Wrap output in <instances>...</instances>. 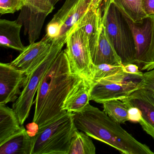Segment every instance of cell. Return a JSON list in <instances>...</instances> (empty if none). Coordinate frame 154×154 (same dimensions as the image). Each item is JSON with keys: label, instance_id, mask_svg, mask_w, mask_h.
Masks as SVG:
<instances>
[{"label": "cell", "instance_id": "cell-1", "mask_svg": "<svg viewBox=\"0 0 154 154\" xmlns=\"http://www.w3.org/2000/svg\"><path fill=\"white\" fill-rule=\"evenodd\" d=\"M82 78L72 72L65 50H62L46 73L37 92L33 122L38 128L66 112L63 109L64 102Z\"/></svg>", "mask_w": 154, "mask_h": 154}, {"label": "cell", "instance_id": "cell-2", "mask_svg": "<svg viewBox=\"0 0 154 154\" xmlns=\"http://www.w3.org/2000/svg\"><path fill=\"white\" fill-rule=\"evenodd\" d=\"M74 121L78 130L96 140L116 149L122 154H154L150 148L137 140L103 111L91 105L74 112Z\"/></svg>", "mask_w": 154, "mask_h": 154}, {"label": "cell", "instance_id": "cell-3", "mask_svg": "<svg viewBox=\"0 0 154 154\" xmlns=\"http://www.w3.org/2000/svg\"><path fill=\"white\" fill-rule=\"evenodd\" d=\"M77 129L73 113L66 112L38 128L33 136L32 154H68L72 138Z\"/></svg>", "mask_w": 154, "mask_h": 154}, {"label": "cell", "instance_id": "cell-4", "mask_svg": "<svg viewBox=\"0 0 154 154\" xmlns=\"http://www.w3.org/2000/svg\"><path fill=\"white\" fill-rule=\"evenodd\" d=\"M103 11L102 23L122 65L135 63L134 38L124 15L111 0H105Z\"/></svg>", "mask_w": 154, "mask_h": 154}, {"label": "cell", "instance_id": "cell-5", "mask_svg": "<svg viewBox=\"0 0 154 154\" xmlns=\"http://www.w3.org/2000/svg\"><path fill=\"white\" fill-rule=\"evenodd\" d=\"M67 36H60L55 38L50 52L44 61L26 77L23 89L12 108L23 125L28 117L34 98L45 74L66 43Z\"/></svg>", "mask_w": 154, "mask_h": 154}, {"label": "cell", "instance_id": "cell-6", "mask_svg": "<svg viewBox=\"0 0 154 154\" xmlns=\"http://www.w3.org/2000/svg\"><path fill=\"white\" fill-rule=\"evenodd\" d=\"M65 49L73 73L92 82L94 65L92 61L88 36L76 26L67 35Z\"/></svg>", "mask_w": 154, "mask_h": 154}, {"label": "cell", "instance_id": "cell-7", "mask_svg": "<svg viewBox=\"0 0 154 154\" xmlns=\"http://www.w3.org/2000/svg\"><path fill=\"white\" fill-rule=\"evenodd\" d=\"M124 16L134 38L136 51L135 64L138 66L141 72L153 70L154 69V15L146 16L140 21L135 22Z\"/></svg>", "mask_w": 154, "mask_h": 154}, {"label": "cell", "instance_id": "cell-8", "mask_svg": "<svg viewBox=\"0 0 154 154\" xmlns=\"http://www.w3.org/2000/svg\"><path fill=\"white\" fill-rule=\"evenodd\" d=\"M139 82L135 79L122 82L99 80L92 83L91 100L102 104L107 101L122 100L140 89Z\"/></svg>", "mask_w": 154, "mask_h": 154}, {"label": "cell", "instance_id": "cell-9", "mask_svg": "<svg viewBox=\"0 0 154 154\" xmlns=\"http://www.w3.org/2000/svg\"><path fill=\"white\" fill-rule=\"evenodd\" d=\"M27 76L11 63H0V104L14 102L20 94Z\"/></svg>", "mask_w": 154, "mask_h": 154}, {"label": "cell", "instance_id": "cell-10", "mask_svg": "<svg viewBox=\"0 0 154 154\" xmlns=\"http://www.w3.org/2000/svg\"><path fill=\"white\" fill-rule=\"evenodd\" d=\"M54 39L46 35L39 42L30 44L10 63L23 71L27 77L45 59Z\"/></svg>", "mask_w": 154, "mask_h": 154}, {"label": "cell", "instance_id": "cell-11", "mask_svg": "<svg viewBox=\"0 0 154 154\" xmlns=\"http://www.w3.org/2000/svg\"><path fill=\"white\" fill-rule=\"evenodd\" d=\"M128 107H137L141 112L138 123L154 140V92L140 89L121 100Z\"/></svg>", "mask_w": 154, "mask_h": 154}, {"label": "cell", "instance_id": "cell-12", "mask_svg": "<svg viewBox=\"0 0 154 154\" xmlns=\"http://www.w3.org/2000/svg\"><path fill=\"white\" fill-rule=\"evenodd\" d=\"M96 0H66L62 8L54 15L51 21L62 26L60 36H67L81 17L91 7Z\"/></svg>", "mask_w": 154, "mask_h": 154}, {"label": "cell", "instance_id": "cell-13", "mask_svg": "<svg viewBox=\"0 0 154 154\" xmlns=\"http://www.w3.org/2000/svg\"><path fill=\"white\" fill-rule=\"evenodd\" d=\"M90 47L92 61L94 65L101 64L122 65L108 38L103 23L96 37L90 42Z\"/></svg>", "mask_w": 154, "mask_h": 154}, {"label": "cell", "instance_id": "cell-14", "mask_svg": "<svg viewBox=\"0 0 154 154\" xmlns=\"http://www.w3.org/2000/svg\"><path fill=\"white\" fill-rule=\"evenodd\" d=\"M91 86V81L82 78L68 94L63 109L72 113L82 111L90 103Z\"/></svg>", "mask_w": 154, "mask_h": 154}, {"label": "cell", "instance_id": "cell-15", "mask_svg": "<svg viewBox=\"0 0 154 154\" xmlns=\"http://www.w3.org/2000/svg\"><path fill=\"white\" fill-rule=\"evenodd\" d=\"M22 24L16 21L0 20L1 46L23 52L26 47L20 39V32Z\"/></svg>", "mask_w": 154, "mask_h": 154}, {"label": "cell", "instance_id": "cell-16", "mask_svg": "<svg viewBox=\"0 0 154 154\" xmlns=\"http://www.w3.org/2000/svg\"><path fill=\"white\" fill-rule=\"evenodd\" d=\"M33 136L24 128L0 144V154H32Z\"/></svg>", "mask_w": 154, "mask_h": 154}, {"label": "cell", "instance_id": "cell-17", "mask_svg": "<svg viewBox=\"0 0 154 154\" xmlns=\"http://www.w3.org/2000/svg\"><path fill=\"white\" fill-rule=\"evenodd\" d=\"M24 128L13 108L0 104V144Z\"/></svg>", "mask_w": 154, "mask_h": 154}, {"label": "cell", "instance_id": "cell-18", "mask_svg": "<svg viewBox=\"0 0 154 154\" xmlns=\"http://www.w3.org/2000/svg\"><path fill=\"white\" fill-rule=\"evenodd\" d=\"M123 65H111L101 64L94 65L93 71L92 83L102 79L112 82H122L125 80H138L137 76L124 72Z\"/></svg>", "mask_w": 154, "mask_h": 154}, {"label": "cell", "instance_id": "cell-19", "mask_svg": "<svg viewBox=\"0 0 154 154\" xmlns=\"http://www.w3.org/2000/svg\"><path fill=\"white\" fill-rule=\"evenodd\" d=\"M118 9L133 22L146 17L143 8V0H111Z\"/></svg>", "mask_w": 154, "mask_h": 154}, {"label": "cell", "instance_id": "cell-20", "mask_svg": "<svg viewBox=\"0 0 154 154\" xmlns=\"http://www.w3.org/2000/svg\"><path fill=\"white\" fill-rule=\"evenodd\" d=\"M96 148L91 137L76 130L70 144L68 154H95Z\"/></svg>", "mask_w": 154, "mask_h": 154}, {"label": "cell", "instance_id": "cell-21", "mask_svg": "<svg viewBox=\"0 0 154 154\" xmlns=\"http://www.w3.org/2000/svg\"><path fill=\"white\" fill-rule=\"evenodd\" d=\"M103 111L120 124L129 121L128 105L119 100L107 101L102 103Z\"/></svg>", "mask_w": 154, "mask_h": 154}, {"label": "cell", "instance_id": "cell-22", "mask_svg": "<svg viewBox=\"0 0 154 154\" xmlns=\"http://www.w3.org/2000/svg\"><path fill=\"white\" fill-rule=\"evenodd\" d=\"M29 23L28 34L30 44L35 43V40L38 38L41 28L44 23L47 15L42 13H35L29 9Z\"/></svg>", "mask_w": 154, "mask_h": 154}, {"label": "cell", "instance_id": "cell-23", "mask_svg": "<svg viewBox=\"0 0 154 154\" xmlns=\"http://www.w3.org/2000/svg\"><path fill=\"white\" fill-rule=\"evenodd\" d=\"M26 7L35 13H42L48 15L54 8L52 0H25Z\"/></svg>", "mask_w": 154, "mask_h": 154}, {"label": "cell", "instance_id": "cell-24", "mask_svg": "<svg viewBox=\"0 0 154 154\" xmlns=\"http://www.w3.org/2000/svg\"><path fill=\"white\" fill-rule=\"evenodd\" d=\"M25 7V0H0V14H13Z\"/></svg>", "mask_w": 154, "mask_h": 154}, {"label": "cell", "instance_id": "cell-25", "mask_svg": "<svg viewBox=\"0 0 154 154\" xmlns=\"http://www.w3.org/2000/svg\"><path fill=\"white\" fill-rule=\"evenodd\" d=\"M139 84L140 89L154 92V69L143 73Z\"/></svg>", "mask_w": 154, "mask_h": 154}, {"label": "cell", "instance_id": "cell-26", "mask_svg": "<svg viewBox=\"0 0 154 154\" xmlns=\"http://www.w3.org/2000/svg\"><path fill=\"white\" fill-rule=\"evenodd\" d=\"M62 26L56 22L50 21L47 27L46 35L51 38L58 37L61 34Z\"/></svg>", "mask_w": 154, "mask_h": 154}, {"label": "cell", "instance_id": "cell-27", "mask_svg": "<svg viewBox=\"0 0 154 154\" xmlns=\"http://www.w3.org/2000/svg\"><path fill=\"white\" fill-rule=\"evenodd\" d=\"M123 71L126 73L137 76L140 79L143 75V72L140 71L138 66L135 63L128 64L123 65Z\"/></svg>", "mask_w": 154, "mask_h": 154}, {"label": "cell", "instance_id": "cell-28", "mask_svg": "<svg viewBox=\"0 0 154 154\" xmlns=\"http://www.w3.org/2000/svg\"><path fill=\"white\" fill-rule=\"evenodd\" d=\"M141 111L138 108L134 107H130L129 108V121L138 123L141 119Z\"/></svg>", "mask_w": 154, "mask_h": 154}, {"label": "cell", "instance_id": "cell-29", "mask_svg": "<svg viewBox=\"0 0 154 154\" xmlns=\"http://www.w3.org/2000/svg\"><path fill=\"white\" fill-rule=\"evenodd\" d=\"M143 8L147 16L154 15V0H143Z\"/></svg>", "mask_w": 154, "mask_h": 154}, {"label": "cell", "instance_id": "cell-30", "mask_svg": "<svg viewBox=\"0 0 154 154\" xmlns=\"http://www.w3.org/2000/svg\"><path fill=\"white\" fill-rule=\"evenodd\" d=\"M56 1L57 2V1H58V0H56Z\"/></svg>", "mask_w": 154, "mask_h": 154}, {"label": "cell", "instance_id": "cell-31", "mask_svg": "<svg viewBox=\"0 0 154 154\" xmlns=\"http://www.w3.org/2000/svg\"><path fill=\"white\" fill-rule=\"evenodd\" d=\"M58 1H60V0H58Z\"/></svg>", "mask_w": 154, "mask_h": 154}]
</instances>
